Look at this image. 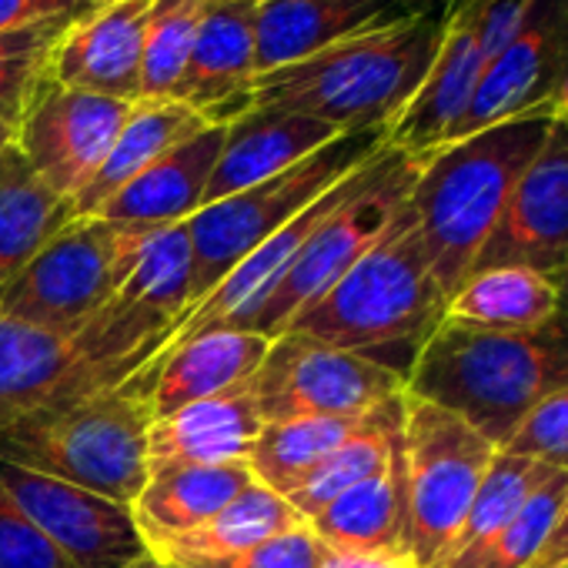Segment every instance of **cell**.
I'll return each instance as SVG.
<instances>
[{"label": "cell", "instance_id": "obj_36", "mask_svg": "<svg viewBox=\"0 0 568 568\" xmlns=\"http://www.w3.org/2000/svg\"><path fill=\"white\" fill-rule=\"evenodd\" d=\"M565 498H568V471H555L481 551L448 568H531L548 531L561 515Z\"/></svg>", "mask_w": 568, "mask_h": 568}, {"label": "cell", "instance_id": "obj_3", "mask_svg": "<svg viewBox=\"0 0 568 568\" xmlns=\"http://www.w3.org/2000/svg\"><path fill=\"white\" fill-rule=\"evenodd\" d=\"M445 18L412 14L322 54L254 78V108L298 111L338 134L392 128L418 94L442 48Z\"/></svg>", "mask_w": 568, "mask_h": 568}, {"label": "cell", "instance_id": "obj_8", "mask_svg": "<svg viewBox=\"0 0 568 568\" xmlns=\"http://www.w3.org/2000/svg\"><path fill=\"white\" fill-rule=\"evenodd\" d=\"M425 161L428 154H408L392 144L372 154L352 174L345 197L315 227L308 244L298 251L295 264L284 271L274 292L254 312L247 332L277 338L298 312H305L338 277H345L388 231L395 214L408 204Z\"/></svg>", "mask_w": 568, "mask_h": 568}, {"label": "cell", "instance_id": "obj_25", "mask_svg": "<svg viewBox=\"0 0 568 568\" xmlns=\"http://www.w3.org/2000/svg\"><path fill=\"white\" fill-rule=\"evenodd\" d=\"M207 121L178 101H138L114 138L104 164L98 174L74 194V214L94 217L128 181H134L141 171H148L154 161H161L178 144L191 141L197 131H204Z\"/></svg>", "mask_w": 568, "mask_h": 568}, {"label": "cell", "instance_id": "obj_15", "mask_svg": "<svg viewBox=\"0 0 568 568\" xmlns=\"http://www.w3.org/2000/svg\"><path fill=\"white\" fill-rule=\"evenodd\" d=\"M0 485L74 568H134L151 555L128 505L11 462H0Z\"/></svg>", "mask_w": 568, "mask_h": 568}, {"label": "cell", "instance_id": "obj_35", "mask_svg": "<svg viewBox=\"0 0 568 568\" xmlns=\"http://www.w3.org/2000/svg\"><path fill=\"white\" fill-rule=\"evenodd\" d=\"M78 18H48L0 34V121L18 128L38 88L51 78L54 51Z\"/></svg>", "mask_w": 568, "mask_h": 568}, {"label": "cell", "instance_id": "obj_5", "mask_svg": "<svg viewBox=\"0 0 568 568\" xmlns=\"http://www.w3.org/2000/svg\"><path fill=\"white\" fill-rule=\"evenodd\" d=\"M151 395L121 382L41 405L0 432V462L134 505L148 481Z\"/></svg>", "mask_w": 568, "mask_h": 568}, {"label": "cell", "instance_id": "obj_47", "mask_svg": "<svg viewBox=\"0 0 568 568\" xmlns=\"http://www.w3.org/2000/svg\"><path fill=\"white\" fill-rule=\"evenodd\" d=\"M211 4H247V8H257L264 0H211Z\"/></svg>", "mask_w": 568, "mask_h": 568}, {"label": "cell", "instance_id": "obj_43", "mask_svg": "<svg viewBox=\"0 0 568 568\" xmlns=\"http://www.w3.org/2000/svg\"><path fill=\"white\" fill-rule=\"evenodd\" d=\"M405 4L418 14H442L445 18V8H448V0H405Z\"/></svg>", "mask_w": 568, "mask_h": 568}, {"label": "cell", "instance_id": "obj_1", "mask_svg": "<svg viewBox=\"0 0 568 568\" xmlns=\"http://www.w3.org/2000/svg\"><path fill=\"white\" fill-rule=\"evenodd\" d=\"M568 385V315L535 328H475L452 318L432 332L405 392L425 398L485 435L498 452L518 425Z\"/></svg>", "mask_w": 568, "mask_h": 568}, {"label": "cell", "instance_id": "obj_23", "mask_svg": "<svg viewBox=\"0 0 568 568\" xmlns=\"http://www.w3.org/2000/svg\"><path fill=\"white\" fill-rule=\"evenodd\" d=\"M254 8L207 0L191 58L171 101L187 104L204 118L217 104L254 98Z\"/></svg>", "mask_w": 568, "mask_h": 568}, {"label": "cell", "instance_id": "obj_4", "mask_svg": "<svg viewBox=\"0 0 568 568\" xmlns=\"http://www.w3.org/2000/svg\"><path fill=\"white\" fill-rule=\"evenodd\" d=\"M555 114H525L428 154L408 207L445 298L471 274L518 178L545 144Z\"/></svg>", "mask_w": 568, "mask_h": 568}, {"label": "cell", "instance_id": "obj_6", "mask_svg": "<svg viewBox=\"0 0 568 568\" xmlns=\"http://www.w3.org/2000/svg\"><path fill=\"white\" fill-rule=\"evenodd\" d=\"M168 338L164 325L114 298L74 335L0 315V432L41 405L128 382Z\"/></svg>", "mask_w": 568, "mask_h": 568}, {"label": "cell", "instance_id": "obj_9", "mask_svg": "<svg viewBox=\"0 0 568 568\" xmlns=\"http://www.w3.org/2000/svg\"><path fill=\"white\" fill-rule=\"evenodd\" d=\"M498 448L458 415L405 392L402 551L415 568H445Z\"/></svg>", "mask_w": 568, "mask_h": 568}, {"label": "cell", "instance_id": "obj_34", "mask_svg": "<svg viewBox=\"0 0 568 568\" xmlns=\"http://www.w3.org/2000/svg\"><path fill=\"white\" fill-rule=\"evenodd\" d=\"M204 11L207 0H151L144 24L141 101H171Z\"/></svg>", "mask_w": 568, "mask_h": 568}, {"label": "cell", "instance_id": "obj_42", "mask_svg": "<svg viewBox=\"0 0 568 568\" xmlns=\"http://www.w3.org/2000/svg\"><path fill=\"white\" fill-rule=\"evenodd\" d=\"M561 565H568V498H565L561 515H558L555 528L548 531V538H545V545H541L531 568H561Z\"/></svg>", "mask_w": 568, "mask_h": 568}, {"label": "cell", "instance_id": "obj_30", "mask_svg": "<svg viewBox=\"0 0 568 568\" xmlns=\"http://www.w3.org/2000/svg\"><path fill=\"white\" fill-rule=\"evenodd\" d=\"M308 525L284 495L264 488V485H247L234 501H227L214 518L204 525L168 538L154 545L151 551L164 561L178 558H217V555H234L241 548H251L264 538H274L281 531H292Z\"/></svg>", "mask_w": 568, "mask_h": 568}, {"label": "cell", "instance_id": "obj_14", "mask_svg": "<svg viewBox=\"0 0 568 568\" xmlns=\"http://www.w3.org/2000/svg\"><path fill=\"white\" fill-rule=\"evenodd\" d=\"M134 104L74 91L48 78L31 98L14 144L48 187L71 197L98 174Z\"/></svg>", "mask_w": 568, "mask_h": 568}, {"label": "cell", "instance_id": "obj_48", "mask_svg": "<svg viewBox=\"0 0 568 568\" xmlns=\"http://www.w3.org/2000/svg\"><path fill=\"white\" fill-rule=\"evenodd\" d=\"M81 4H88V8H111V4H118V0H81Z\"/></svg>", "mask_w": 568, "mask_h": 568}, {"label": "cell", "instance_id": "obj_16", "mask_svg": "<svg viewBox=\"0 0 568 568\" xmlns=\"http://www.w3.org/2000/svg\"><path fill=\"white\" fill-rule=\"evenodd\" d=\"M568 257V121L555 118L471 271L521 264L558 281Z\"/></svg>", "mask_w": 568, "mask_h": 568}, {"label": "cell", "instance_id": "obj_31", "mask_svg": "<svg viewBox=\"0 0 568 568\" xmlns=\"http://www.w3.org/2000/svg\"><path fill=\"white\" fill-rule=\"evenodd\" d=\"M191 271H194V247H191L187 221L158 227L144 241L114 302H121L124 308L144 318H154L174 335V328L191 308Z\"/></svg>", "mask_w": 568, "mask_h": 568}, {"label": "cell", "instance_id": "obj_24", "mask_svg": "<svg viewBox=\"0 0 568 568\" xmlns=\"http://www.w3.org/2000/svg\"><path fill=\"white\" fill-rule=\"evenodd\" d=\"M247 485H254V475L244 462L154 468L148 471V481L131 511L144 541L154 548L214 518Z\"/></svg>", "mask_w": 568, "mask_h": 568}, {"label": "cell", "instance_id": "obj_2", "mask_svg": "<svg viewBox=\"0 0 568 568\" xmlns=\"http://www.w3.org/2000/svg\"><path fill=\"white\" fill-rule=\"evenodd\" d=\"M445 305L415 214L405 204L375 247L284 332L365 355L408 382L418 352L445 318Z\"/></svg>", "mask_w": 568, "mask_h": 568}, {"label": "cell", "instance_id": "obj_26", "mask_svg": "<svg viewBox=\"0 0 568 568\" xmlns=\"http://www.w3.org/2000/svg\"><path fill=\"white\" fill-rule=\"evenodd\" d=\"M74 217V201L48 187L18 144H11L0 154V284L24 271Z\"/></svg>", "mask_w": 568, "mask_h": 568}, {"label": "cell", "instance_id": "obj_13", "mask_svg": "<svg viewBox=\"0 0 568 568\" xmlns=\"http://www.w3.org/2000/svg\"><path fill=\"white\" fill-rule=\"evenodd\" d=\"M568 101V0H528L488 64L452 141L525 114H558ZM442 144V148H445Z\"/></svg>", "mask_w": 568, "mask_h": 568}, {"label": "cell", "instance_id": "obj_27", "mask_svg": "<svg viewBox=\"0 0 568 568\" xmlns=\"http://www.w3.org/2000/svg\"><path fill=\"white\" fill-rule=\"evenodd\" d=\"M308 528L318 535L322 545L338 551H402L405 535V471H402V442L395 448L392 465L335 498Z\"/></svg>", "mask_w": 568, "mask_h": 568}, {"label": "cell", "instance_id": "obj_51", "mask_svg": "<svg viewBox=\"0 0 568 568\" xmlns=\"http://www.w3.org/2000/svg\"><path fill=\"white\" fill-rule=\"evenodd\" d=\"M561 568H568V565H561Z\"/></svg>", "mask_w": 568, "mask_h": 568}, {"label": "cell", "instance_id": "obj_20", "mask_svg": "<svg viewBox=\"0 0 568 568\" xmlns=\"http://www.w3.org/2000/svg\"><path fill=\"white\" fill-rule=\"evenodd\" d=\"M271 338L247 328H221L184 342L168 355L148 358L128 382L151 395L154 418L171 415L191 402L227 392L261 368Z\"/></svg>", "mask_w": 568, "mask_h": 568}, {"label": "cell", "instance_id": "obj_19", "mask_svg": "<svg viewBox=\"0 0 568 568\" xmlns=\"http://www.w3.org/2000/svg\"><path fill=\"white\" fill-rule=\"evenodd\" d=\"M264 428L254 378L154 418L148 432V471L174 465H237L251 458Z\"/></svg>", "mask_w": 568, "mask_h": 568}, {"label": "cell", "instance_id": "obj_28", "mask_svg": "<svg viewBox=\"0 0 568 568\" xmlns=\"http://www.w3.org/2000/svg\"><path fill=\"white\" fill-rule=\"evenodd\" d=\"M558 312V281L521 264L471 271L445 305V318L498 332L535 328Z\"/></svg>", "mask_w": 568, "mask_h": 568}, {"label": "cell", "instance_id": "obj_40", "mask_svg": "<svg viewBox=\"0 0 568 568\" xmlns=\"http://www.w3.org/2000/svg\"><path fill=\"white\" fill-rule=\"evenodd\" d=\"M94 8L81 0H0V34L18 31L48 18H84Z\"/></svg>", "mask_w": 568, "mask_h": 568}, {"label": "cell", "instance_id": "obj_38", "mask_svg": "<svg viewBox=\"0 0 568 568\" xmlns=\"http://www.w3.org/2000/svg\"><path fill=\"white\" fill-rule=\"evenodd\" d=\"M521 458H531L551 471H568V385L548 395L501 448Z\"/></svg>", "mask_w": 568, "mask_h": 568}, {"label": "cell", "instance_id": "obj_11", "mask_svg": "<svg viewBox=\"0 0 568 568\" xmlns=\"http://www.w3.org/2000/svg\"><path fill=\"white\" fill-rule=\"evenodd\" d=\"M254 392L264 422L355 418L402 398L405 378L365 355L281 332L254 372Z\"/></svg>", "mask_w": 568, "mask_h": 568}, {"label": "cell", "instance_id": "obj_21", "mask_svg": "<svg viewBox=\"0 0 568 568\" xmlns=\"http://www.w3.org/2000/svg\"><path fill=\"white\" fill-rule=\"evenodd\" d=\"M338 131L325 121H315L298 111L281 108H251L224 131V148L217 154V164L211 171L204 207L231 197L257 181H267L292 164L305 161L328 141H335Z\"/></svg>", "mask_w": 568, "mask_h": 568}, {"label": "cell", "instance_id": "obj_32", "mask_svg": "<svg viewBox=\"0 0 568 568\" xmlns=\"http://www.w3.org/2000/svg\"><path fill=\"white\" fill-rule=\"evenodd\" d=\"M378 415H355V418H292V422H264L247 468L257 485L288 495L328 452L342 442L358 435Z\"/></svg>", "mask_w": 568, "mask_h": 568}, {"label": "cell", "instance_id": "obj_33", "mask_svg": "<svg viewBox=\"0 0 568 568\" xmlns=\"http://www.w3.org/2000/svg\"><path fill=\"white\" fill-rule=\"evenodd\" d=\"M551 475H555L551 468H545L531 458L498 452L475 491V501L465 515V525L455 538V548H452V558L445 561V568L462 565L475 551H481Z\"/></svg>", "mask_w": 568, "mask_h": 568}, {"label": "cell", "instance_id": "obj_12", "mask_svg": "<svg viewBox=\"0 0 568 568\" xmlns=\"http://www.w3.org/2000/svg\"><path fill=\"white\" fill-rule=\"evenodd\" d=\"M525 4L528 0H462L445 11V34L435 64L418 94L388 128L392 148L432 154L452 138Z\"/></svg>", "mask_w": 568, "mask_h": 568}, {"label": "cell", "instance_id": "obj_29", "mask_svg": "<svg viewBox=\"0 0 568 568\" xmlns=\"http://www.w3.org/2000/svg\"><path fill=\"white\" fill-rule=\"evenodd\" d=\"M402 425H405V395L382 405L378 415L372 418V425H365L358 435H352L335 452H328L284 498H288V505L305 521L315 518L335 498H342L355 485L382 475L392 465L395 448L402 442Z\"/></svg>", "mask_w": 568, "mask_h": 568}, {"label": "cell", "instance_id": "obj_46", "mask_svg": "<svg viewBox=\"0 0 568 568\" xmlns=\"http://www.w3.org/2000/svg\"><path fill=\"white\" fill-rule=\"evenodd\" d=\"M14 144V128L11 124H4V121H0V154H4L8 148Z\"/></svg>", "mask_w": 568, "mask_h": 568}, {"label": "cell", "instance_id": "obj_10", "mask_svg": "<svg viewBox=\"0 0 568 568\" xmlns=\"http://www.w3.org/2000/svg\"><path fill=\"white\" fill-rule=\"evenodd\" d=\"M148 237L104 217H74L0 284V315L58 335L81 332L121 292Z\"/></svg>", "mask_w": 568, "mask_h": 568}, {"label": "cell", "instance_id": "obj_41", "mask_svg": "<svg viewBox=\"0 0 568 568\" xmlns=\"http://www.w3.org/2000/svg\"><path fill=\"white\" fill-rule=\"evenodd\" d=\"M322 568H415L405 555L392 551H338L325 545Z\"/></svg>", "mask_w": 568, "mask_h": 568}, {"label": "cell", "instance_id": "obj_37", "mask_svg": "<svg viewBox=\"0 0 568 568\" xmlns=\"http://www.w3.org/2000/svg\"><path fill=\"white\" fill-rule=\"evenodd\" d=\"M322 555H325V545L308 525H302L292 531H281L274 538H264L251 548H241L234 555L178 558L171 565L178 568H322Z\"/></svg>", "mask_w": 568, "mask_h": 568}, {"label": "cell", "instance_id": "obj_22", "mask_svg": "<svg viewBox=\"0 0 568 568\" xmlns=\"http://www.w3.org/2000/svg\"><path fill=\"white\" fill-rule=\"evenodd\" d=\"M224 124H207L191 141L178 144L134 181H128L94 217L138 231L191 221L204 207V191L224 148Z\"/></svg>", "mask_w": 568, "mask_h": 568}, {"label": "cell", "instance_id": "obj_39", "mask_svg": "<svg viewBox=\"0 0 568 568\" xmlns=\"http://www.w3.org/2000/svg\"><path fill=\"white\" fill-rule=\"evenodd\" d=\"M0 568H74L4 485H0Z\"/></svg>", "mask_w": 568, "mask_h": 568}, {"label": "cell", "instance_id": "obj_18", "mask_svg": "<svg viewBox=\"0 0 568 568\" xmlns=\"http://www.w3.org/2000/svg\"><path fill=\"white\" fill-rule=\"evenodd\" d=\"M412 14L405 0H264L254 8V68L281 71Z\"/></svg>", "mask_w": 568, "mask_h": 568}, {"label": "cell", "instance_id": "obj_44", "mask_svg": "<svg viewBox=\"0 0 568 568\" xmlns=\"http://www.w3.org/2000/svg\"><path fill=\"white\" fill-rule=\"evenodd\" d=\"M558 308H561V315H568V257H565V267L558 274Z\"/></svg>", "mask_w": 568, "mask_h": 568}, {"label": "cell", "instance_id": "obj_17", "mask_svg": "<svg viewBox=\"0 0 568 568\" xmlns=\"http://www.w3.org/2000/svg\"><path fill=\"white\" fill-rule=\"evenodd\" d=\"M148 8L151 0H118L78 18L54 51L51 78L74 91L138 104Z\"/></svg>", "mask_w": 568, "mask_h": 568}, {"label": "cell", "instance_id": "obj_7", "mask_svg": "<svg viewBox=\"0 0 568 568\" xmlns=\"http://www.w3.org/2000/svg\"><path fill=\"white\" fill-rule=\"evenodd\" d=\"M385 144H388L385 128L338 134L335 141H328L305 161L292 164L288 171L201 207L187 221L191 247H194L191 308L214 284H221L257 244H264L284 224H292L305 207H312L322 194H328L338 181H345Z\"/></svg>", "mask_w": 568, "mask_h": 568}, {"label": "cell", "instance_id": "obj_49", "mask_svg": "<svg viewBox=\"0 0 568 568\" xmlns=\"http://www.w3.org/2000/svg\"><path fill=\"white\" fill-rule=\"evenodd\" d=\"M555 118H565V121H568V101H565V108H561V111H558Z\"/></svg>", "mask_w": 568, "mask_h": 568}, {"label": "cell", "instance_id": "obj_45", "mask_svg": "<svg viewBox=\"0 0 568 568\" xmlns=\"http://www.w3.org/2000/svg\"><path fill=\"white\" fill-rule=\"evenodd\" d=\"M134 568H178V565H171V561H164V558H158V555L151 551V555H148V558H141Z\"/></svg>", "mask_w": 568, "mask_h": 568}, {"label": "cell", "instance_id": "obj_50", "mask_svg": "<svg viewBox=\"0 0 568 568\" xmlns=\"http://www.w3.org/2000/svg\"><path fill=\"white\" fill-rule=\"evenodd\" d=\"M455 4H462V0H448V8H455ZM448 8H445V11H448Z\"/></svg>", "mask_w": 568, "mask_h": 568}]
</instances>
